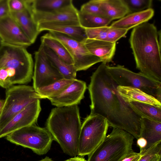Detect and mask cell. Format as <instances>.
I'll list each match as a JSON object with an SVG mask.
<instances>
[{
  "instance_id": "484cf974",
  "label": "cell",
  "mask_w": 161,
  "mask_h": 161,
  "mask_svg": "<svg viewBox=\"0 0 161 161\" xmlns=\"http://www.w3.org/2000/svg\"><path fill=\"white\" fill-rule=\"evenodd\" d=\"M133 110L141 117L161 122V107L135 101L127 102Z\"/></svg>"
},
{
  "instance_id": "e575fe53",
  "label": "cell",
  "mask_w": 161,
  "mask_h": 161,
  "mask_svg": "<svg viewBox=\"0 0 161 161\" xmlns=\"http://www.w3.org/2000/svg\"><path fill=\"white\" fill-rule=\"evenodd\" d=\"M8 0H0V20L10 15Z\"/></svg>"
},
{
  "instance_id": "d4e9b609",
  "label": "cell",
  "mask_w": 161,
  "mask_h": 161,
  "mask_svg": "<svg viewBox=\"0 0 161 161\" xmlns=\"http://www.w3.org/2000/svg\"><path fill=\"white\" fill-rule=\"evenodd\" d=\"M41 42V43L52 50L66 63L69 64L73 65V59L66 48L59 41L49 33L42 36Z\"/></svg>"
},
{
  "instance_id": "836d02e7",
  "label": "cell",
  "mask_w": 161,
  "mask_h": 161,
  "mask_svg": "<svg viewBox=\"0 0 161 161\" xmlns=\"http://www.w3.org/2000/svg\"><path fill=\"white\" fill-rule=\"evenodd\" d=\"M10 12H19L23 11L27 7V0H8Z\"/></svg>"
},
{
  "instance_id": "ffe728a7",
  "label": "cell",
  "mask_w": 161,
  "mask_h": 161,
  "mask_svg": "<svg viewBox=\"0 0 161 161\" xmlns=\"http://www.w3.org/2000/svg\"><path fill=\"white\" fill-rule=\"evenodd\" d=\"M141 126V137L145 138L147 143L145 151L161 142V122L142 117Z\"/></svg>"
},
{
  "instance_id": "8992f818",
  "label": "cell",
  "mask_w": 161,
  "mask_h": 161,
  "mask_svg": "<svg viewBox=\"0 0 161 161\" xmlns=\"http://www.w3.org/2000/svg\"><path fill=\"white\" fill-rule=\"evenodd\" d=\"M6 137L11 142L30 149L40 155L48 152L53 140L46 127H41L36 124L17 130Z\"/></svg>"
},
{
  "instance_id": "277c9868",
  "label": "cell",
  "mask_w": 161,
  "mask_h": 161,
  "mask_svg": "<svg viewBox=\"0 0 161 161\" xmlns=\"http://www.w3.org/2000/svg\"><path fill=\"white\" fill-rule=\"evenodd\" d=\"M34 63L26 48L2 42L0 50V69L11 78L13 84L30 82L32 78Z\"/></svg>"
},
{
  "instance_id": "9c48e42d",
  "label": "cell",
  "mask_w": 161,
  "mask_h": 161,
  "mask_svg": "<svg viewBox=\"0 0 161 161\" xmlns=\"http://www.w3.org/2000/svg\"><path fill=\"white\" fill-rule=\"evenodd\" d=\"M6 89L4 104L0 117V129L29 104L40 99L31 86H12Z\"/></svg>"
},
{
  "instance_id": "83f0119b",
  "label": "cell",
  "mask_w": 161,
  "mask_h": 161,
  "mask_svg": "<svg viewBox=\"0 0 161 161\" xmlns=\"http://www.w3.org/2000/svg\"><path fill=\"white\" fill-rule=\"evenodd\" d=\"M81 26L85 29L108 26L112 21L103 15L81 13L79 11Z\"/></svg>"
},
{
  "instance_id": "3957f363",
  "label": "cell",
  "mask_w": 161,
  "mask_h": 161,
  "mask_svg": "<svg viewBox=\"0 0 161 161\" xmlns=\"http://www.w3.org/2000/svg\"><path fill=\"white\" fill-rule=\"evenodd\" d=\"M46 128L63 152L73 157L78 155L81 123L77 105L52 109L47 119Z\"/></svg>"
},
{
  "instance_id": "9a60e30c",
  "label": "cell",
  "mask_w": 161,
  "mask_h": 161,
  "mask_svg": "<svg viewBox=\"0 0 161 161\" xmlns=\"http://www.w3.org/2000/svg\"><path fill=\"white\" fill-rule=\"evenodd\" d=\"M86 88L85 81L75 79L61 93L48 99L52 105L56 107L78 105L84 98Z\"/></svg>"
},
{
  "instance_id": "f546056e",
  "label": "cell",
  "mask_w": 161,
  "mask_h": 161,
  "mask_svg": "<svg viewBox=\"0 0 161 161\" xmlns=\"http://www.w3.org/2000/svg\"><path fill=\"white\" fill-rule=\"evenodd\" d=\"M79 11L83 14L103 15L100 0H90L84 4Z\"/></svg>"
},
{
  "instance_id": "cb8c5ba5",
  "label": "cell",
  "mask_w": 161,
  "mask_h": 161,
  "mask_svg": "<svg viewBox=\"0 0 161 161\" xmlns=\"http://www.w3.org/2000/svg\"><path fill=\"white\" fill-rule=\"evenodd\" d=\"M28 5L32 11L49 12L73 4L72 0H28Z\"/></svg>"
},
{
  "instance_id": "ba28073f",
  "label": "cell",
  "mask_w": 161,
  "mask_h": 161,
  "mask_svg": "<svg viewBox=\"0 0 161 161\" xmlns=\"http://www.w3.org/2000/svg\"><path fill=\"white\" fill-rule=\"evenodd\" d=\"M109 127L107 120L98 115L90 114L81 125L78 144V156L84 157L92 153L106 136Z\"/></svg>"
},
{
  "instance_id": "ab89813d",
  "label": "cell",
  "mask_w": 161,
  "mask_h": 161,
  "mask_svg": "<svg viewBox=\"0 0 161 161\" xmlns=\"http://www.w3.org/2000/svg\"><path fill=\"white\" fill-rule=\"evenodd\" d=\"M5 100L0 99V117L4 104Z\"/></svg>"
},
{
  "instance_id": "4dcf8cb0",
  "label": "cell",
  "mask_w": 161,
  "mask_h": 161,
  "mask_svg": "<svg viewBox=\"0 0 161 161\" xmlns=\"http://www.w3.org/2000/svg\"><path fill=\"white\" fill-rule=\"evenodd\" d=\"M109 26L85 29L87 38L106 41Z\"/></svg>"
},
{
  "instance_id": "f35d334b",
  "label": "cell",
  "mask_w": 161,
  "mask_h": 161,
  "mask_svg": "<svg viewBox=\"0 0 161 161\" xmlns=\"http://www.w3.org/2000/svg\"><path fill=\"white\" fill-rule=\"evenodd\" d=\"M161 154H158L154 156L150 161H160Z\"/></svg>"
},
{
  "instance_id": "5bb4252c",
  "label": "cell",
  "mask_w": 161,
  "mask_h": 161,
  "mask_svg": "<svg viewBox=\"0 0 161 161\" xmlns=\"http://www.w3.org/2000/svg\"><path fill=\"white\" fill-rule=\"evenodd\" d=\"M0 37L9 45L26 48L32 44L10 15L0 20Z\"/></svg>"
},
{
  "instance_id": "8d00e7d4",
  "label": "cell",
  "mask_w": 161,
  "mask_h": 161,
  "mask_svg": "<svg viewBox=\"0 0 161 161\" xmlns=\"http://www.w3.org/2000/svg\"><path fill=\"white\" fill-rule=\"evenodd\" d=\"M137 141V145L139 147L140 150V153L143 152L147 146V141L144 138L141 137L138 139Z\"/></svg>"
},
{
  "instance_id": "ac0fdd59",
  "label": "cell",
  "mask_w": 161,
  "mask_h": 161,
  "mask_svg": "<svg viewBox=\"0 0 161 161\" xmlns=\"http://www.w3.org/2000/svg\"><path fill=\"white\" fill-rule=\"evenodd\" d=\"M37 25L40 33L45 31H54L64 34L81 42L87 38L85 29L81 26H73L49 23H40Z\"/></svg>"
},
{
  "instance_id": "6da1fadb",
  "label": "cell",
  "mask_w": 161,
  "mask_h": 161,
  "mask_svg": "<svg viewBox=\"0 0 161 161\" xmlns=\"http://www.w3.org/2000/svg\"><path fill=\"white\" fill-rule=\"evenodd\" d=\"M102 63L91 76L88 86L90 114L106 119L109 126L124 130L137 139L141 137V117L136 113L118 92L117 84Z\"/></svg>"
},
{
  "instance_id": "1f68e13d",
  "label": "cell",
  "mask_w": 161,
  "mask_h": 161,
  "mask_svg": "<svg viewBox=\"0 0 161 161\" xmlns=\"http://www.w3.org/2000/svg\"><path fill=\"white\" fill-rule=\"evenodd\" d=\"M128 30L119 28L109 26L106 41L113 43L116 42L126 34Z\"/></svg>"
},
{
  "instance_id": "60d3db41",
  "label": "cell",
  "mask_w": 161,
  "mask_h": 161,
  "mask_svg": "<svg viewBox=\"0 0 161 161\" xmlns=\"http://www.w3.org/2000/svg\"><path fill=\"white\" fill-rule=\"evenodd\" d=\"M38 161H54L48 157H46Z\"/></svg>"
},
{
  "instance_id": "7c38bea8",
  "label": "cell",
  "mask_w": 161,
  "mask_h": 161,
  "mask_svg": "<svg viewBox=\"0 0 161 161\" xmlns=\"http://www.w3.org/2000/svg\"><path fill=\"white\" fill-rule=\"evenodd\" d=\"M31 10L34 20L37 24L49 23L73 26H80L79 18V11L73 4L49 12Z\"/></svg>"
},
{
  "instance_id": "5b68a950",
  "label": "cell",
  "mask_w": 161,
  "mask_h": 161,
  "mask_svg": "<svg viewBox=\"0 0 161 161\" xmlns=\"http://www.w3.org/2000/svg\"><path fill=\"white\" fill-rule=\"evenodd\" d=\"M134 138L127 131L113 127L111 133L88 155L87 161H121L133 151Z\"/></svg>"
},
{
  "instance_id": "52a82bcc",
  "label": "cell",
  "mask_w": 161,
  "mask_h": 161,
  "mask_svg": "<svg viewBox=\"0 0 161 161\" xmlns=\"http://www.w3.org/2000/svg\"><path fill=\"white\" fill-rule=\"evenodd\" d=\"M108 72L118 86L139 89L161 102V82L141 73L134 72L124 66L107 65Z\"/></svg>"
},
{
  "instance_id": "44dd1931",
  "label": "cell",
  "mask_w": 161,
  "mask_h": 161,
  "mask_svg": "<svg viewBox=\"0 0 161 161\" xmlns=\"http://www.w3.org/2000/svg\"><path fill=\"white\" fill-rule=\"evenodd\" d=\"M118 92L126 102L135 101L161 107V103L153 96L135 88L118 86Z\"/></svg>"
},
{
  "instance_id": "e0dca14e",
  "label": "cell",
  "mask_w": 161,
  "mask_h": 161,
  "mask_svg": "<svg viewBox=\"0 0 161 161\" xmlns=\"http://www.w3.org/2000/svg\"><path fill=\"white\" fill-rule=\"evenodd\" d=\"M10 15L15 20L32 44L34 43L40 33L37 24L33 19L32 12L28 5L25 9L19 12H10Z\"/></svg>"
},
{
  "instance_id": "7a4b0ae2",
  "label": "cell",
  "mask_w": 161,
  "mask_h": 161,
  "mask_svg": "<svg viewBox=\"0 0 161 161\" xmlns=\"http://www.w3.org/2000/svg\"><path fill=\"white\" fill-rule=\"evenodd\" d=\"M160 38L155 26L146 22L133 28L129 42L136 68L144 75L161 82Z\"/></svg>"
},
{
  "instance_id": "30bf717a",
  "label": "cell",
  "mask_w": 161,
  "mask_h": 161,
  "mask_svg": "<svg viewBox=\"0 0 161 161\" xmlns=\"http://www.w3.org/2000/svg\"><path fill=\"white\" fill-rule=\"evenodd\" d=\"M52 36L59 41L68 51L77 71L85 70L94 65L101 62L98 57L91 54L83 42L76 41L64 34L49 31Z\"/></svg>"
},
{
  "instance_id": "b9f144b4",
  "label": "cell",
  "mask_w": 161,
  "mask_h": 161,
  "mask_svg": "<svg viewBox=\"0 0 161 161\" xmlns=\"http://www.w3.org/2000/svg\"><path fill=\"white\" fill-rule=\"evenodd\" d=\"M3 42L1 39V38L0 37V50L1 49V47L2 44Z\"/></svg>"
},
{
  "instance_id": "2e32d148",
  "label": "cell",
  "mask_w": 161,
  "mask_h": 161,
  "mask_svg": "<svg viewBox=\"0 0 161 161\" xmlns=\"http://www.w3.org/2000/svg\"><path fill=\"white\" fill-rule=\"evenodd\" d=\"M82 42L89 52L99 58L102 63L106 64L112 60L116 50V43L88 38Z\"/></svg>"
},
{
  "instance_id": "603a6c76",
  "label": "cell",
  "mask_w": 161,
  "mask_h": 161,
  "mask_svg": "<svg viewBox=\"0 0 161 161\" xmlns=\"http://www.w3.org/2000/svg\"><path fill=\"white\" fill-rule=\"evenodd\" d=\"M41 45L52 64L61 74L64 78L76 79L77 71L73 65L67 64L49 48L42 43Z\"/></svg>"
},
{
  "instance_id": "7402d4cb",
  "label": "cell",
  "mask_w": 161,
  "mask_h": 161,
  "mask_svg": "<svg viewBox=\"0 0 161 161\" xmlns=\"http://www.w3.org/2000/svg\"><path fill=\"white\" fill-rule=\"evenodd\" d=\"M103 15L112 21L120 19L129 14L123 0H100Z\"/></svg>"
},
{
  "instance_id": "4316f807",
  "label": "cell",
  "mask_w": 161,
  "mask_h": 161,
  "mask_svg": "<svg viewBox=\"0 0 161 161\" xmlns=\"http://www.w3.org/2000/svg\"><path fill=\"white\" fill-rule=\"evenodd\" d=\"M75 79L63 78L35 91L39 95L40 99H48L60 94L70 85Z\"/></svg>"
},
{
  "instance_id": "d590c367",
  "label": "cell",
  "mask_w": 161,
  "mask_h": 161,
  "mask_svg": "<svg viewBox=\"0 0 161 161\" xmlns=\"http://www.w3.org/2000/svg\"><path fill=\"white\" fill-rule=\"evenodd\" d=\"M141 155L140 153H136L133 151L127 155L121 161H138Z\"/></svg>"
},
{
  "instance_id": "8fae6325",
  "label": "cell",
  "mask_w": 161,
  "mask_h": 161,
  "mask_svg": "<svg viewBox=\"0 0 161 161\" xmlns=\"http://www.w3.org/2000/svg\"><path fill=\"white\" fill-rule=\"evenodd\" d=\"M59 71L52 64L40 45L35 53L33 87L35 91L63 79Z\"/></svg>"
},
{
  "instance_id": "d6986e66",
  "label": "cell",
  "mask_w": 161,
  "mask_h": 161,
  "mask_svg": "<svg viewBox=\"0 0 161 161\" xmlns=\"http://www.w3.org/2000/svg\"><path fill=\"white\" fill-rule=\"evenodd\" d=\"M154 10L150 8L144 11L129 14L113 22L110 26L129 30L142 23L147 22L154 16Z\"/></svg>"
},
{
  "instance_id": "f1b7e54d",
  "label": "cell",
  "mask_w": 161,
  "mask_h": 161,
  "mask_svg": "<svg viewBox=\"0 0 161 161\" xmlns=\"http://www.w3.org/2000/svg\"><path fill=\"white\" fill-rule=\"evenodd\" d=\"M129 14L139 12L151 8L152 0H123Z\"/></svg>"
},
{
  "instance_id": "74e56055",
  "label": "cell",
  "mask_w": 161,
  "mask_h": 161,
  "mask_svg": "<svg viewBox=\"0 0 161 161\" xmlns=\"http://www.w3.org/2000/svg\"><path fill=\"white\" fill-rule=\"evenodd\" d=\"M64 161H87L83 157L77 156L67 159Z\"/></svg>"
},
{
  "instance_id": "d6a6232c",
  "label": "cell",
  "mask_w": 161,
  "mask_h": 161,
  "mask_svg": "<svg viewBox=\"0 0 161 161\" xmlns=\"http://www.w3.org/2000/svg\"><path fill=\"white\" fill-rule=\"evenodd\" d=\"M161 142H159L140 153L141 156L138 161H150L156 155L161 154Z\"/></svg>"
},
{
  "instance_id": "4fadbf2b",
  "label": "cell",
  "mask_w": 161,
  "mask_h": 161,
  "mask_svg": "<svg viewBox=\"0 0 161 161\" xmlns=\"http://www.w3.org/2000/svg\"><path fill=\"white\" fill-rule=\"evenodd\" d=\"M41 110L39 99L29 104L0 129V138L23 127L35 124Z\"/></svg>"
}]
</instances>
